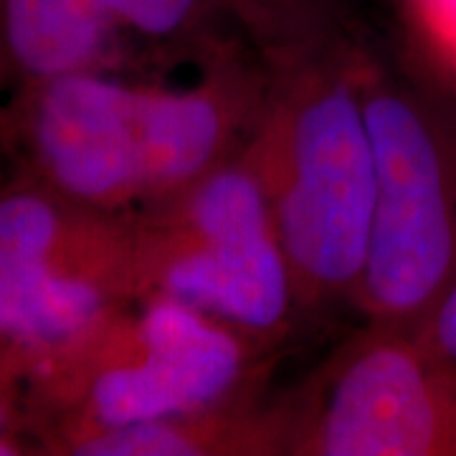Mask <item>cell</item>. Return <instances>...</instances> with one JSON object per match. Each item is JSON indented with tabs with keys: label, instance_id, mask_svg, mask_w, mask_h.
Returning a JSON list of instances; mask_svg holds the SVG:
<instances>
[{
	"label": "cell",
	"instance_id": "6da1fadb",
	"mask_svg": "<svg viewBox=\"0 0 456 456\" xmlns=\"http://www.w3.org/2000/svg\"><path fill=\"white\" fill-rule=\"evenodd\" d=\"M274 61L246 155L259 173L299 310L355 297L373 221L375 160L350 41Z\"/></svg>",
	"mask_w": 456,
	"mask_h": 456
},
{
	"label": "cell",
	"instance_id": "7a4b0ae2",
	"mask_svg": "<svg viewBox=\"0 0 456 456\" xmlns=\"http://www.w3.org/2000/svg\"><path fill=\"white\" fill-rule=\"evenodd\" d=\"M266 353L167 297L130 302L69 358L26 383L46 452L71 441L221 406L259 391Z\"/></svg>",
	"mask_w": 456,
	"mask_h": 456
},
{
	"label": "cell",
	"instance_id": "3957f363",
	"mask_svg": "<svg viewBox=\"0 0 456 456\" xmlns=\"http://www.w3.org/2000/svg\"><path fill=\"white\" fill-rule=\"evenodd\" d=\"M140 299L206 312L269 353L299 312L272 206L246 147L183 193L137 208Z\"/></svg>",
	"mask_w": 456,
	"mask_h": 456
},
{
	"label": "cell",
	"instance_id": "277c9868",
	"mask_svg": "<svg viewBox=\"0 0 456 456\" xmlns=\"http://www.w3.org/2000/svg\"><path fill=\"white\" fill-rule=\"evenodd\" d=\"M375 160L368 254L353 302L416 330L456 274V147L428 102L360 56Z\"/></svg>",
	"mask_w": 456,
	"mask_h": 456
},
{
	"label": "cell",
	"instance_id": "5b68a950",
	"mask_svg": "<svg viewBox=\"0 0 456 456\" xmlns=\"http://www.w3.org/2000/svg\"><path fill=\"white\" fill-rule=\"evenodd\" d=\"M289 456H456V362L370 322L292 403Z\"/></svg>",
	"mask_w": 456,
	"mask_h": 456
},
{
	"label": "cell",
	"instance_id": "8992f818",
	"mask_svg": "<svg viewBox=\"0 0 456 456\" xmlns=\"http://www.w3.org/2000/svg\"><path fill=\"white\" fill-rule=\"evenodd\" d=\"M5 112L16 170L99 211L145 203L137 84L77 71L20 89Z\"/></svg>",
	"mask_w": 456,
	"mask_h": 456
},
{
	"label": "cell",
	"instance_id": "52a82bcc",
	"mask_svg": "<svg viewBox=\"0 0 456 456\" xmlns=\"http://www.w3.org/2000/svg\"><path fill=\"white\" fill-rule=\"evenodd\" d=\"M200 66L196 82L185 86H137L142 206L211 175L236 158L259 127L274 61L246 38H231L200 56Z\"/></svg>",
	"mask_w": 456,
	"mask_h": 456
},
{
	"label": "cell",
	"instance_id": "ba28073f",
	"mask_svg": "<svg viewBox=\"0 0 456 456\" xmlns=\"http://www.w3.org/2000/svg\"><path fill=\"white\" fill-rule=\"evenodd\" d=\"M26 266L89 279L137 302V208H89L16 170V178L0 185V272Z\"/></svg>",
	"mask_w": 456,
	"mask_h": 456
},
{
	"label": "cell",
	"instance_id": "9c48e42d",
	"mask_svg": "<svg viewBox=\"0 0 456 456\" xmlns=\"http://www.w3.org/2000/svg\"><path fill=\"white\" fill-rule=\"evenodd\" d=\"M130 302L97 281L49 269L0 272V345L23 383L77 353Z\"/></svg>",
	"mask_w": 456,
	"mask_h": 456
},
{
	"label": "cell",
	"instance_id": "30bf717a",
	"mask_svg": "<svg viewBox=\"0 0 456 456\" xmlns=\"http://www.w3.org/2000/svg\"><path fill=\"white\" fill-rule=\"evenodd\" d=\"M292 403L266 406L259 391L221 406L119 426L71 441L77 456H277L289 454Z\"/></svg>",
	"mask_w": 456,
	"mask_h": 456
},
{
	"label": "cell",
	"instance_id": "8fae6325",
	"mask_svg": "<svg viewBox=\"0 0 456 456\" xmlns=\"http://www.w3.org/2000/svg\"><path fill=\"white\" fill-rule=\"evenodd\" d=\"M122 36L99 0H0V84L20 92L77 71H110Z\"/></svg>",
	"mask_w": 456,
	"mask_h": 456
},
{
	"label": "cell",
	"instance_id": "7c38bea8",
	"mask_svg": "<svg viewBox=\"0 0 456 456\" xmlns=\"http://www.w3.org/2000/svg\"><path fill=\"white\" fill-rule=\"evenodd\" d=\"M112 20L134 38L206 56L218 44L231 41L226 31H241L228 0H99Z\"/></svg>",
	"mask_w": 456,
	"mask_h": 456
},
{
	"label": "cell",
	"instance_id": "4fadbf2b",
	"mask_svg": "<svg viewBox=\"0 0 456 456\" xmlns=\"http://www.w3.org/2000/svg\"><path fill=\"white\" fill-rule=\"evenodd\" d=\"M246 38L269 59L347 41L345 0H228Z\"/></svg>",
	"mask_w": 456,
	"mask_h": 456
},
{
	"label": "cell",
	"instance_id": "5bb4252c",
	"mask_svg": "<svg viewBox=\"0 0 456 456\" xmlns=\"http://www.w3.org/2000/svg\"><path fill=\"white\" fill-rule=\"evenodd\" d=\"M416 335L456 362V274L421 320V325L416 327Z\"/></svg>",
	"mask_w": 456,
	"mask_h": 456
},
{
	"label": "cell",
	"instance_id": "9a60e30c",
	"mask_svg": "<svg viewBox=\"0 0 456 456\" xmlns=\"http://www.w3.org/2000/svg\"><path fill=\"white\" fill-rule=\"evenodd\" d=\"M426 26L441 53L456 66V0H421Z\"/></svg>",
	"mask_w": 456,
	"mask_h": 456
},
{
	"label": "cell",
	"instance_id": "2e32d148",
	"mask_svg": "<svg viewBox=\"0 0 456 456\" xmlns=\"http://www.w3.org/2000/svg\"><path fill=\"white\" fill-rule=\"evenodd\" d=\"M23 383V373L18 368V362L13 360V355L0 345V398H11V401H18V391H20Z\"/></svg>",
	"mask_w": 456,
	"mask_h": 456
},
{
	"label": "cell",
	"instance_id": "e0dca14e",
	"mask_svg": "<svg viewBox=\"0 0 456 456\" xmlns=\"http://www.w3.org/2000/svg\"><path fill=\"white\" fill-rule=\"evenodd\" d=\"M16 165V147H13V134H11V125H8V112L0 104V185L8 180V170Z\"/></svg>",
	"mask_w": 456,
	"mask_h": 456
},
{
	"label": "cell",
	"instance_id": "ac0fdd59",
	"mask_svg": "<svg viewBox=\"0 0 456 456\" xmlns=\"http://www.w3.org/2000/svg\"><path fill=\"white\" fill-rule=\"evenodd\" d=\"M23 421L18 401L0 398V436H18V424Z\"/></svg>",
	"mask_w": 456,
	"mask_h": 456
}]
</instances>
